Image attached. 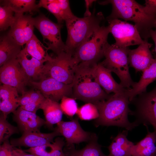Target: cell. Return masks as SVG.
<instances>
[{
	"mask_svg": "<svg viewBox=\"0 0 156 156\" xmlns=\"http://www.w3.org/2000/svg\"><path fill=\"white\" fill-rule=\"evenodd\" d=\"M77 114L80 119L85 120L96 119L99 116L96 106L90 103H87L78 108Z\"/></svg>",
	"mask_w": 156,
	"mask_h": 156,
	"instance_id": "32",
	"label": "cell"
},
{
	"mask_svg": "<svg viewBox=\"0 0 156 156\" xmlns=\"http://www.w3.org/2000/svg\"><path fill=\"white\" fill-rule=\"evenodd\" d=\"M139 81L129 89L127 93L129 101L139 94L146 91L147 86L156 80V57L150 65L143 72Z\"/></svg>",
	"mask_w": 156,
	"mask_h": 156,
	"instance_id": "21",
	"label": "cell"
},
{
	"mask_svg": "<svg viewBox=\"0 0 156 156\" xmlns=\"http://www.w3.org/2000/svg\"><path fill=\"white\" fill-rule=\"evenodd\" d=\"M42 101L28 104L20 107L25 110L36 113L37 110L40 109V106Z\"/></svg>",
	"mask_w": 156,
	"mask_h": 156,
	"instance_id": "39",
	"label": "cell"
},
{
	"mask_svg": "<svg viewBox=\"0 0 156 156\" xmlns=\"http://www.w3.org/2000/svg\"><path fill=\"white\" fill-rule=\"evenodd\" d=\"M13 118L23 133L39 132L45 120L36 113L23 109L20 106L13 113Z\"/></svg>",
	"mask_w": 156,
	"mask_h": 156,
	"instance_id": "17",
	"label": "cell"
},
{
	"mask_svg": "<svg viewBox=\"0 0 156 156\" xmlns=\"http://www.w3.org/2000/svg\"><path fill=\"white\" fill-rule=\"evenodd\" d=\"M110 33L114 36L115 42L112 45L120 47H128L144 42L135 25L118 18L107 19Z\"/></svg>",
	"mask_w": 156,
	"mask_h": 156,
	"instance_id": "10",
	"label": "cell"
},
{
	"mask_svg": "<svg viewBox=\"0 0 156 156\" xmlns=\"http://www.w3.org/2000/svg\"><path fill=\"white\" fill-rule=\"evenodd\" d=\"M144 9L148 14L156 16V0H145Z\"/></svg>",
	"mask_w": 156,
	"mask_h": 156,
	"instance_id": "38",
	"label": "cell"
},
{
	"mask_svg": "<svg viewBox=\"0 0 156 156\" xmlns=\"http://www.w3.org/2000/svg\"><path fill=\"white\" fill-rule=\"evenodd\" d=\"M29 85L39 91L45 98L58 102L64 97H71L73 82L66 84L47 77L38 81H30Z\"/></svg>",
	"mask_w": 156,
	"mask_h": 156,
	"instance_id": "11",
	"label": "cell"
},
{
	"mask_svg": "<svg viewBox=\"0 0 156 156\" xmlns=\"http://www.w3.org/2000/svg\"><path fill=\"white\" fill-rule=\"evenodd\" d=\"M17 89L12 86L2 84L0 86V109L4 116L14 113L19 106V97Z\"/></svg>",
	"mask_w": 156,
	"mask_h": 156,
	"instance_id": "20",
	"label": "cell"
},
{
	"mask_svg": "<svg viewBox=\"0 0 156 156\" xmlns=\"http://www.w3.org/2000/svg\"><path fill=\"white\" fill-rule=\"evenodd\" d=\"M147 134L142 140L134 144L132 148V156H153L156 151V135L150 132L146 127Z\"/></svg>",
	"mask_w": 156,
	"mask_h": 156,
	"instance_id": "27",
	"label": "cell"
},
{
	"mask_svg": "<svg viewBox=\"0 0 156 156\" xmlns=\"http://www.w3.org/2000/svg\"><path fill=\"white\" fill-rule=\"evenodd\" d=\"M34 26L41 34L43 42L49 50H51L56 55L65 52V44L62 41L61 29L62 24L55 23L40 14L34 18Z\"/></svg>",
	"mask_w": 156,
	"mask_h": 156,
	"instance_id": "9",
	"label": "cell"
},
{
	"mask_svg": "<svg viewBox=\"0 0 156 156\" xmlns=\"http://www.w3.org/2000/svg\"><path fill=\"white\" fill-rule=\"evenodd\" d=\"M15 13L23 14L25 12L38 10L39 8L35 0H6L2 1Z\"/></svg>",
	"mask_w": 156,
	"mask_h": 156,
	"instance_id": "29",
	"label": "cell"
},
{
	"mask_svg": "<svg viewBox=\"0 0 156 156\" xmlns=\"http://www.w3.org/2000/svg\"><path fill=\"white\" fill-rule=\"evenodd\" d=\"M16 59L29 81H38L46 78L43 70L45 63L31 56L24 48L21 50Z\"/></svg>",
	"mask_w": 156,
	"mask_h": 156,
	"instance_id": "16",
	"label": "cell"
},
{
	"mask_svg": "<svg viewBox=\"0 0 156 156\" xmlns=\"http://www.w3.org/2000/svg\"><path fill=\"white\" fill-rule=\"evenodd\" d=\"M128 47H116L108 44L104 52L105 60L101 63L111 72L114 73L120 80V84L128 89L135 82L130 74L128 59Z\"/></svg>",
	"mask_w": 156,
	"mask_h": 156,
	"instance_id": "6",
	"label": "cell"
},
{
	"mask_svg": "<svg viewBox=\"0 0 156 156\" xmlns=\"http://www.w3.org/2000/svg\"><path fill=\"white\" fill-rule=\"evenodd\" d=\"M23 26L26 44L31 38L34 34V30L35 26L34 18L30 15H23Z\"/></svg>",
	"mask_w": 156,
	"mask_h": 156,
	"instance_id": "36",
	"label": "cell"
},
{
	"mask_svg": "<svg viewBox=\"0 0 156 156\" xmlns=\"http://www.w3.org/2000/svg\"><path fill=\"white\" fill-rule=\"evenodd\" d=\"M143 43L136 49H129L128 53L129 63L136 72H143L148 67L154 60L150 51L152 44L147 39L144 40Z\"/></svg>",
	"mask_w": 156,
	"mask_h": 156,
	"instance_id": "14",
	"label": "cell"
},
{
	"mask_svg": "<svg viewBox=\"0 0 156 156\" xmlns=\"http://www.w3.org/2000/svg\"><path fill=\"white\" fill-rule=\"evenodd\" d=\"M110 33L108 26H101L88 40L75 51L72 57L77 65L92 66L98 64L104 57L105 49L109 44Z\"/></svg>",
	"mask_w": 156,
	"mask_h": 156,
	"instance_id": "5",
	"label": "cell"
},
{
	"mask_svg": "<svg viewBox=\"0 0 156 156\" xmlns=\"http://www.w3.org/2000/svg\"><path fill=\"white\" fill-rule=\"evenodd\" d=\"M6 118L1 112L0 116V144L8 140L12 135L18 132V128L10 124L7 121Z\"/></svg>",
	"mask_w": 156,
	"mask_h": 156,
	"instance_id": "33",
	"label": "cell"
},
{
	"mask_svg": "<svg viewBox=\"0 0 156 156\" xmlns=\"http://www.w3.org/2000/svg\"><path fill=\"white\" fill-rule=\"evenodd\" d=\"M60 105L63 113L66 115L72 117L77 114L78 108L74 99L64 97L61 100Z\"/></svg>",
	"mask_w": 156,
	"mask_h": 156,
	"instance_id": "35",
	"label": "cell"
},
{
	"mask_svg": "<svg viewBox=\"0 0 156 156\" xmlns=\"http://www.w3.org/2000/svg\"><path fill=\"white\" fill-rule=\"evenodd\" d=\"M38 5L39 8H44L52 13L59 23L62 24L75 16L71 11L68 0H40Z\"/></svg>",
	"mask_w": 156,
	"mask_h": 156,
	"instance_id": "19",
	"label": "cell"
},
{
	"mask_svg": "<svg viewBox=\"0 0 156 156\" xmlns=\"http://www.w3.org/2000/svg\"><path fill=\"white\" fill-rule=\"evenodd\" d=\"M43 112L46 124L52 127L62 121L63 112L60 104L50 99L44 98L39 107Z\"/></svg>",
	"mask_w": 156,
	"mask_h": 156,
	"instance_id": "25",
	"label": "cell"
},
{
	"mask_svg": "<svg viewBox=\"0 0 156 156\" xmlns=\"http://www.w3.org/2000/svg\"><path fill=\"white\" fill-rule=\"evenodd\" d=\"M128 131L124 130L114 138L108 148L109 156H132V150L134 144L128 139Z\"/></svg>",
	"mask_w": 156,
	"mask_h": 156,
	"instance_id": "22",
	"label": "cell"
},
{
	"mask_svg": "<svg viewBox=\"0 0 156 156\" xmlns=\"http://www.w3.org/2000/svg\"><path fill=\"white\" fill-rule=\"evenodd\" d=\"M57 125L55 130L65 138L66 145H71L88 142L93 134L82 129L77 118L68 121H61Z\"/></svg>",
	"mask_w": 156,
	"mask_h": 156,
	"instance_id": "13",
	"label": "cell"
},
{
	"mask_svg": "<svg viewBox=\"0 0 156 156\" xmlns=\"http://www.w3.org/2000/svg\"><path fill=\"white\" fill-rule=\"evenodd\" d=\"M0 81L2 84L16 88L18 93L25 91L29 80L17 59L10 60L0 68Z\"/></svg>",
	"mask_w": 156,
	"mask_h": 156,
	"instance_id": "12",
	"label": "cell"
},
{
	"mask_svg": "<svg viewBox=\"0 0 156 156\" xmlns=\"http://www.w3.org/2000/svg\"><path fill=\"white\" fill-rule=\"evenodd\" d=\"M104 5L110 3L112 11L107 19L121 18L134 22L142 38L150 37V30L156 27V16L147 13L142 5L133 0H110L100 1Z\"/></svg>",
	"mask_w": 156,
	"mask_h": 156,
	"instance_id": "2",
	"label": "cell"
},
{
	"mask_svg": "<svg viewBox=\"0 0 156 156\" xmlns=\"http://www.w3.org/2000/svg\"><path fill=\"white\" fill-rule=\"evenodd\" d=\"M76 66L72 56L64 52L51 57L45 63L44 74L46 78L50 77L71 84L73 81Z\"/></svg>",
	"mask_w": 156,
	"mask_h": 156,
	"instance_id": "8",
	"label": "cell"
},
{
	"mask_svg": "<svg viewBox=\"0 0 156 156\" xmlns=\"http://www.w3.org/2000/svg\"><path fill=\"white\" fill-rule=\"evenodd\" d=\"M65 143L63 138L57 137L52 142L24 151L39 156H65L63 148Z\"/></svg>",
	"mask_w": 156,
	"mask_h": 156,
	"instance_id": "26",
	"label": "cell"
},
{
	"mask_svg": "<svg viewBox=\"0 0 156 156\" xmlns=\"http://www.w3.org/2000/svg\"><path fill=\"white\" fill-rule=\"evenodd\" d=\"M0 6V30L4 31L11 27L15 18V13L7 5L3 3Z\"/></svg>",
	"mask_w": 156,
	"mask_h": 156,
	"instance_id": "31",
	"label": "cell"
},
{
	"mask_svg": "<svg viewBox=\"0 0 156 156\" xmlns=\"http://www.w3.org/2000/svg\"><path fill=\"white\" fill-rule=\"evenodd\" d=\"M95 66H76L72 98L94 104L106 100L111 96L107 94L97 82L94 71Z\"/></svg>",
	"mask_w": 156,
	"mask_h": 156,
	"instance_id": "4",
	"label": "cell"
},
{
	"mask_svg": "<svg viewBox=\"0 0 156 156\" xmlns=\"http://www.w3.org/2000/svg\"><path fill=\"white\" fill-rule=\"evenodd\" d=\"M45 98L40 91L36 90L25 91L22 94L18 99V103L20 106L28 104L42 101Z\"/></svg>",
	"mask_w": 156,
	"mask_h": 156,
	"instance_id": "34",
	"label": "cell"
},
{
	"mask_svg": "<svg viewBox=\"0 0 156 156\" xmlns=\"http://www.w3.org/2000/svg\"><path fill=\"white\" fill-rule=\"evenodd\" d=\"M98 138L93 133L87 145L79 150L75 149L73 145H65L63 148L65 156H109L102 152L101 146L98 142Z\"/></svg>",
	"mask_w": 156,
	"mask_h": 156,
	"instance_id": "23",
	"label": "cell"
},
{
	"mask_svg": "<svg viewBox=\"0 0 156 156\" xmlns=\"http://www.w3.org/2000/svg\"><path fill=\"white\" fill-rule=\"evenodd\" d=\"M0 156H16L14 146L8 140L4 142L0 146Z\"/></svg>",
	"mask_w": 156,
	"mask_h": 156,
	"instance_id": "37",
	"label": "cell"
},
{
	"mask_svg": "<svg viewBox=\"0 0 156 156\" xmlns=\"http://www.w3.org/2000/svg\"><path fill=\"white\" fill-rule=\"evenodd\" d=\"M153 156H156V151L155 153L153 155Z\"/></svg>",
	"mask_w": 156,
	"mask_h": 156,
	"instance_id": "43",
	"label": "cell"
},
{
	"mask_svg": "<svg viewBox=\"0 0 156 156\" xmlns=\"http://www.w3.org/2000/svg\"><path fill=\"white\" fill-rule=\"evenodd\" d=\"M14 151L16 156H39L30 153H28L20 148L14 147Z\"/></svg>",
	"mask_w": 156,
	"mask_h": 156,
	"instance_id": "40",
	"label": "cell"
},
{
	"mask_svg": "<svg viewBox=\"0 0 156 156\" xmlns=\"http://www.w3.org/2000/svg\"><path fill=\"white\" fill-rule=\"evenodd\" d=\"M22 47L7 34L1 36L0 38V67L10 60L16 59L22 50Z\"/></svg>",
	"mask_w": 156,
	"mask_h": 156,
	"instance_id": "24",
	"label": "cell"
},
{
	"mask_svg": "<svg viewBox=\"0 0 156 156\" xmlns=\"http://www.w3.org/2000/svg\"><path fill=\"white\" fill-rule=\"evenodd\" d=\"M127 91L128 89L125 92L112 94L107 99L94 104L99 113L95 122L96 126H115L131 131L138 126L128 119V115L131 111L129 107L130 101Z\"/></svg>",
	"mask_w": 156,
	"mask_h": 156,
	"instance_id": "1",
	"label": "cell"
},
{
	"mask_svg": "<svg viewBox=\"0 0 156 156\" xmlns=\"http://www.w3.org/2000/svg\"><path fill=\"white\" fill-rule=\"evenodd\" d=\"M95 0H85L86 7V11L84 14V17H88L90 16L92 14L90 11L89 8L94 2Z\"/></svg>",
	"mask_w": 156,
	"mask_h": 156,
	"instance_id": "41",
	"label": "cell"
},
{
	"mask_svg": "<svg viewBox=\"0 0 156 156\" xmlns=\"http://www.w3.org/2000/svg\"><path fill=\"white\" fill-rule=\"evenodd\" d=\"M155 29H151L150 32V37H151L154 42L155 45V51L156 54V27Z\"/></svg>",
	"mask_w": 156,
	"mask_h": 156,
	"instance_id": "42",
	"label": "cell"
},
{
	"mask_svg": "<svg viewBox=\"0 0 156 156\" xmlns=\"http://www.w3.org/2000/svg\"><path fill=\"white\" fill-rule=\"evenodd\" d=\"M104 19L102 13L94 12L83 18L75 15L65 21L67 30L66 52L72 56L75 50L88 40L101 27Z\"/></svg>",
	"mask_w": 156,
	"mask_h": 156,
	"instance_id": "3",
	"label": "cell"
},
{
	"mask_svg": "<svg viewBox=\"0 0 156 156\" xmlns=\"http://www.w3.org/2000/svg\"><path fill=\"white\" fill-rule=\"evenodd\" d=\"M94 71L97 82L107 94L122 93L127 91V89L116 81L111 72L101 63L94 66Z\"/></svg>",
	"mask_w": 156,
	"mask_h": 156,
	"instance_id": "18",
	"label": "cell"
},
{
	"mask_svg": "<svg viewBox=\"0 0 156 156\" xmlns=\"http://www.w3.org/2000/svg\"><path fill=\"white\" fill-rule=\"evenodd\" d=\"M60 135V133L55 129L54 131L49 133L40 132H25L23 133L20 137L11 139L10 142L14 147L34 148L52 142L55 137Z\"/></svg>",
	"mask_w": 156,
	"mask_h": 156,
	"instance_id": "15",
	"label": "cell"
},
{
	"mask_svg": "<svg viewBox=\"0 0 156 156\" xmlns=\"http://www.w3.org/2000/svg\"><path fill=\"white\" fill-rule=\"evenodd\" d=\"M23 15L15 13L14 21L7 34L17 43L21 46L25 44L23 26Z\"/></svg>",
	"mask_w": 156,
	"mask_h": 156,
	"instance_id": "30",
	"label": "cell"
},
{
	"mask_svg": "<svg viewBox=\"0 0 156 156\" xmlns=\"http://www.w3.org/2000/svg\"><path fill=\"white\" fill-rule=\"evenodd\" d=\"M24 49L31 56L44 63L52 57L47 52L48 48L43 44L34 34L25 44Z\"/></svg>",
	"mask_w": 156,
	"mask_h": 156,
	"instance_id": "28",
	"label": "cell"
},
{
	"mask_svg": "<svg viewBox=\"0 0 156 156\" xmlns=\"http://www.w3.org/2000/svg\"><path fill=\"white\" fill-rule=\"evenodd\" d=\"M130 103L135 107L130 114L135 117L134 122L138 126L141 124L146 127L152 126L156 135V86L151 91L138 95Z\"/></svg>",
	"mask_w": 156,
	"mask_h": 156,
	"instance_id": "7",
	"label": "cell"
}]
</instances>
